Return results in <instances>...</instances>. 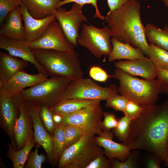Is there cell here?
Returning a JSON list of instances; mask_svg holds the SVG:
<instances>
[{"instance_id": "obj_8", "label": "cell", "mask_w": 168, "mask_h": 168, "mask_svg": "<svg viewBox=\"0 0 168 168\" xmlns=\"http://www.w3.org/2000/svg\"><path fill=\"white\" fill-rule=\"evenodd\" d=\"M118 92V89L114 85L104 87L90 79L82 77L71 82L63 99L106 100L109 96Z\"/></svg>"}, {"instance_id": "obj_1", "label": "cell", "mask_w": 168, "mask_h": 168, "mask_svg": "<svg viewBox=\"0 0 168 168\" xmlns=\"http://www.w3.org/2000/svg\"><path fill=\"white\" fill-rule=\"evenodd\" d=\"M142 107L139 116L132 120L128 138L122 143L130 151L143 150L165 162L168 157V98L159 105Z\"/></svg>"}, {"instance_id": "obj_24", "label": "cell", "mask_w": 168, "mask_h": 168, "mask_svg": "<svg viewBox=\"0 0 168 168\" xmlns=\"http://www.w3.org/2000/svg\"><path fill=\"white\" fill-rule=\"evenodd\" d=\"M100 101L99 100L63 99L50 108L53 114H58L63 117L83 108L97 104Z\"/></svg>"}, {"instance_id": "obj_19", "label": "cell", "mask_w": 168, "mask_h": 168, "mask_svg": "<svg viewBox=\"0 0 168 168\" xmlns=\"http://www.w3.org/2000/svg\"><path fill=\"white\" fill-rule=\"evenodd\" d=\"M114 135L111 130L103 131L102 134L95 137V140L109 159H115L123 161L130 155L131 151L125 145L113 141Z\"/></svg>"}, {"instance_id": "obj_32", "label": "cell", "mask_w": 168, "mask_h": 168, "mask_svg": "<svg viewBox=\"0 0 168 168\" xmlns=\"http://www.w3.org/2000/svg\"><path fill=\"white\" fill-rule=\"evenodd\" d=\"M40 147V145L36 144L35 151H30L24 166V168L42 167V164L46 161L48 157L44 154L38 153V148Z\"/></svg>"}, {"instance_id": "obj_12", "label": "cell", "mask_w": 168, "mask_h": 168, "mask_svg": "<svg viewBox=\"0 0 168 168\" xmlns=\"http://www.w3.org/2000/svg\"><path fill=\"white\" fill-rule=\"evenodd\" d=\"M24 102L21 93L12 97L0 96V127L9 138L11 143L16 150L14 128L20 115L21 105Z\"/></svg>"}, {"instance_id": "obj_33", "label": "cell", "mask_w": 168, "mask_h": 168, "mask_svg": "<svg viewBox=\"0 0 168 168\" xmlns=\"http://www.w3.org/2000/svg\"><path fill=\"white\" fill-rule=\"evenodd\" d=\"M139 155L138 151L131 152L130 155L123 161L113 159L110 160L112 168H134L137 167V161Z\"/></svg>"}, {"instance_id": "obj_35", "label": "cell", "mask_w": 168, "mask_h": 168, "mask_svg": "<svg viewBox=\"0 0 168 168\" xmlns=\"http://www.w3.org/2000/svg\"><path fill=\"white\" fill-rule=\"evenodd\" d=\"M106 100V107L123 112L128 100L121 95L116 94L109 96Z\"/></svg>"}, {"instance_id": "obj_5", "label": "cell", "mask_w": 168, "mask_h": 168, "mask_svg": "<svg viewBox=\"0 0 168 168\" xmlns=\"http://www.w3.org/2000/svg\"><path fill=\"white\" fill-rule=\"evenodd\" d=\"M72 81L61 76L47 78L21 92L24 102L44 104L50 108L63 99L65 92Z\"/></svg>"}, {"instance_id": "obj_18", "label": "cell", "mask_w": 168, "mask_h": 168, "mask_svg": "<svg viewBox=\"0 0 168 168\" xmlns=\"http://www.w3.org/2000/svg\"><path fill=\"white\" fill-rule=\"evenodd\" d=\"M14 134L17 150L21 149L34 138L32 117L24 101L20 107V114L14 128Z\"/></svg>"}, {"instance_id": "obj_9", "label": "cell", "mask_w": 168, "mask_h": 168, "mask_svg": "<svg viewBox=\"0 0 168 168\" xmlns=\"http://www.w3.org/2000/svg\"><path fill=\"white\" fill-rule=\"evenodd\" d=\"M103 113L99 103L63 117L62 123L77 126L86 134L100 135L103 133L101 123Z\"/></svg>"}, {"instance_id": "obj_17", "label": "cell", "mask_w": 168, "mask_h": 168, "mask_svg": "<svg viewBox=\"0 0 168 168\" xmlns=\"http://www.w3.org/2000/svg\"><path fill=\"white\" fill-rule=\"evenodd\" d=\"M0 48L8 51L10 55L32 64L39 72L48 77L43 67L35 58L31 49L21 41L0 35Z\"/></svg>"}, {"instance_id": "obj_43", "label": "cell", "mask_w": 168, "mask_h": 168, "mask_svg": "<svg viewBox=\"0 0 168 168\" xmlns=\"http://www.w3.org/2000/svg\"><path fill=\"white\" fill-rule=\"evenodd\" d=\"M130 0H107L109 12H111L121 7Z\"/></svg>"}, {"instance_id": "obj_22", "label": "cell", "mask_w": 168, "mask_h": 168, "mask_svg": "<svg viewBox=\"0 0 168 168\" xmlns=\"http://www.w3.org/2000/svg\"><path fill=\"white\" fill-rule=\"evenodd\" d=\"M111 42L112 49L108 55L109 62L122 59L132 60L145 57L140 49L134 47L130 44L121 42L114 37L111 39Z\"/></svg>"}, {"instance_id": "obj_10", "label": "cell", "mask_w": 168, "mask_h": 168, "mask_svg": "<svg viewBox=\"0 0 168 168\" xmlns=\"http://www.w3.org/2000/svg\"><path fill=\"white\" fill-rule=\"evenodd\" d=\"M32 49L68 51L74 50L75 46L68 39L56 20L52 21L38 40L33 42L21 41Z\"/></svg>"}, {"instance_id": "obj_3", "label": "cell", "mask_w": 168, "mask_h": 168, "mask_svg": "<svg viewBox=\"0 0 168 168\" xmlns=\"http://www.w3.org/2000/svg\"><path fill=\"white\" fill-rule=\"evenodd\" d=\"M31 49L48 76L64 77L72 81L82 77L83 72L78 54L74 50L64 51Z\"/></svg>"}, {"instance_id": "obj_40", "label": "cell", "mask_w": 168, "mask_h": 168, "mask_svg": "<svg viewBox=\"0 0 168 168\" xmlns=\"http://www.w3.org/2000/svg\"><path fill=\"white\" fill-rule=\"evenodd\" d=\"M89 74L94 80L101 82H105L109 77H112V75H109L104 70L98 66L92 67L90 70Z\"/></svg>"}, {"instance_id": "obj_48", "label": "cell", "mask_w": 168, "mask_h": 168, "mask_svg": "<svg viewBox=\"0 0 168 168\" xmlns=\"http://www.w3.org/2000/svg\"><path fill=\"white\" fill-rule=\"evenodd\" d=\"M133 0L135 1H138L140 0Z\"/></svg>"}, {"instance_id": "obj_6", "label": "cell", "mask_w": 168, "mask_h": 168, "mask_svg": "<svg viewBox=\"0 0 168 168\" xmlns=\"http://www.w3.org/2000/svg\"><path fill=\"white\" fill-rule=\"evenodd\" d=\"M95 135H84L77 142L66 148L59 161L58 168H86L103 149L96 142Z\"/></svg>"}, {"instance_id": "obj_47", "label": "cell", "mask_w": 168, "mask_h": 168, "mask_svg": "<svg viewBox=\"0 0 168 168\" xmlns=\"http://www.w3.org/2000/svg\"><path fill=\"white\" fill-rule=\"evenodd\" d=\"M165 165L166 166L168 167V157L166 160V161H165Z\"/></svg>"}, {"instance_id": "obj_38", "label": "cell", "mask_w": 168, "mask_h": 168, "mask_svg": "<svg viewBox=\"0 0 168 168\" xmlns=\"http://www.w3.org/2000/svg\"><path fill=\"white\" fill-rule=\"evenodd\" d=\"M104 120L101 123V128L103 131L111 130L117 125L118 120L114 114L110 112H104Z\"/></svg>"}, {"instance_id": "obj_31", "label": "cell", "mask_w": 168, "mask_h": 168, "mask_svg": "<svg viewBox=\"0 0 168 168\" xmlns=\"http://www.w3.org/2000/svg\"><path fill=\"white\" fill-rule=\"evenodd\" d=\"M132 120L125 115L118 120L117 126L113 129L114 134L119 140L124 142L126 140L129 133Z\"/></svg>"}, {"instance_id": "obj_15", "label": "cell", "mask_w": 168, "mask_h": 168, "mask_svg": "<svg viewBox=\"0 0 168 168\" xmlns=\"http://www.w3.org/2000/svg\"><path fill=\"white\" fill-rule=\"evenodd\" d=\"M25 33V41L33 42L39 39L42 35L50 23L56 20L54 14L42 19H36L29 13L22 2L20 6Z\"/></svg>"}, {"instance_id": "obj_20", "label": "cell", "mask_w": 168, "mask_h": 168, "mask_svg": "<svg viewBox=\"0 0 168 168\" xmlns=\"http://www.w3.org/2000/svg\"><path fill=\"white\" fill-rule=\"evenodd\" d=\"M0 30V35L18 40L25 41V33L20 6L8 15Z\"/></svg>"}, {"instance_id": "obj_28", "label": "cell", "mask_w": 168, "mask_h": 168, "mask_svg": "<svg viewBox=\"0 0 168 168\" xmlns=\"http://www.w3.org/2000/svg\"><path fill=\"white\" fill-rule=\"evenodd\" d=\"M148 58L156 68L168 69V51L154 44H149Z\"/></svg>"}, {"instance_id": "obj_13", "label": "cell", "mask_w": 168, "mask_h": 168, "mask_svg": "<svg viewBox=\"0 0 168 168\" xmlns=\"http://www.w3.org/2000/svg\"><path fill=\"white\" fill-rule=\"evenodd\" d=\"M32 117L33 122L34 138L36 143L44 150L49 163L54 167L53 136L47 131L40 115V104L24 102Z\"/></svg>"}, {"instance_id": "obj_44", "label": "cell", "mask_w": 168, "mask_h": 168, "mask_svg": "<svg viewBox=\"0 0 168 168\" xmlns=\"http://www.w3.org/2000/svg\"><path fill=\"white\" fill-rule=\"evenodd\" d=\"M53 119L54 122L57 125L62 122L63 117L58 114H53Z\"/></svg>"}, {"instance_id": "obj_41", "label": "cell", "mask_w": 168, "mask_h": 168, "mask_svg": "<svg viewBox=\"0 0 168 168\" xmlns=\"http://www.w3.org/2000/svg\"><path fill=\"white\" fill-rule=\"evenodd\" d=\"M157 79L162 86L168 87V69L156 68Z\"/></svg>"}, {"instance_id": "obj_30", "label": "cell", "mask_w": 168, "mask_h": 168, "mask_svg": "<svg viewBox=\"0 0 168 168\" xmlns=\"http://www.w3.org/2000/svg\"><path fill=\"white\" fill-rule=\"evenodd\" d=\"M40 115L41 121L48 132L53 136L57 125L54 122L53 113L50 107L44 104H40Z\"/></svg>"}, {"instance_id": "obj_37", "label": "cell", "mask_w": 168, "mask_h": 168, "mask_svg": "<svg viewBox=\"0 0 168 168\" xmlns=\"http://www.w3.org/2000/svg\"><path fill=\"white\" fill-rule=\"evenodd\" d=\"M142 109L143 107L138 103L128 100L123 112L132 120L139 116Z\"/></svg>"}, {"instance_id": "obj_2", "label": "cell", "mask_w": 168, "mask_h": 168, "mask_svg": "<svg viewBox=\"0 0 168 168\" xmlns=\"http://www.w3.org/2000/svg\"><path fill=\"white\" fill-rule=\"evenodd\" d=\"M141 8L138 1L130 0L119 8L109 11L105 20L112 37L139 49L148 58L149 44L141 20Z\"/></svg>"}, {"instance_id": "obj_26", "label": "cell", "mask_w": 168, "mask_h": 168, "mask_svg": "<svg viewBox=\"0 0 168 168\" xmlns=\"http://www.w3.org/2000/svg\"><path fill=\"white\" fill-rule=\"evenodd\" d=\"M145 30L146 38L150 43L168 51V25L161 29L152 24L147 23Z\"/></svg>"}, {"instance_id": "obj_46", "label": "cell", "mask_w": 168, "mask_h": 168, "mask_svg": "<svg viewBox=\"0 0 168 168\" xmlns=\"http://www.w3.org/2000/svg\"><path fill=\"white\" fill-rule=\"evenodd\" d=\"M161 1L164 3L166 6H168V0H161Z\"/></svg>"}, {"instance_id": "obj_4", "label": "cell", "mask_w": 168, "mask_h": 168, "mask_svg": "<svg viewBox=\"0 0 168 168\" xmlns=\"http://www.w3.org/2000/svg\"><path fill=\"white\" fill-rule=\"evenodd\" d=\"M112 77L119 81V92L128 100L142 106L155 105L158 100L161 85L158 79H139L117 68Z\"/></svg>"}, {"instance_id": "obj_21", "label": "cell", "mask_w": 168, "mask_h": 168, "mask_svg": "<svg viewBox=\"0 0 168 168\" xmlns=\"http://www.w3.org/2000/svg\"><path fill=\"white\" fill-rule=\"evenodd\" d=\"M29 62L0 52V86L19 72L24 71Z\"/></svg>"}, {"instance_id": "obj_14", "label": "cell", "mask_w": 168, "mask_h": 168, "mask_svg": "<svg viewBox=\"0 0 168 168\" xmlns=\"http://www.w3.org/2000/svg\"><path fill=\"white\" fill-rule=\"evenodd\" d=\"M48 77L39 72L28 74L24 71L19 72L0 86V96L12 97L28 87H31L46 80Z\"/></svg>"}, {"instance_id": "obj_34", "label": "cell", "mask_w": 168, "mask_h": 168, "mask_svg": "<svg viewBox=\"0 0 168 168\" xmlns=\"http://www.w3.org/2000/svg\"><path fill=\"white\" fill-rule=\"evenodd\" d=\"M22 3L21 0H0V23L2 24L8 14Z\"/></svg>"}, {"instance_id": "obj_25", "label": "cell", "mask_w": 168, "mask_h": 168, "mask_svg": "<svg viewBox=\"0 0 168 168\" xmlns=\"http://www.w3.org/2000/svg\"><path fill=\"white\" fill-rule=\"evenodd\" d=\"M36 145L34 138L28 141L21 150H16L11 143H8L7 155L12 162L13 168H23L32 148Z\"/></svg>"}, {"instance_id": "obj_7", "label": "cell", "mask_w": 168, "mask_h": 168, "mask_svg": "<svg viewBox=\"0 0 168 168\" xmlns=\"http://www.w3.org/2000/svg\"><path fill=\"white\" fill-rule=\"evenodd\" d=\"M80 28L77 39L78 44L86 48L97 58L110 54L112 49L110 40L112 35L108 26L99 28L83 23Z\"/></svg>"}, {"instance_id": "obj_39", "label": "cell", "mask_w": 168, "mask_h": 168, "mask_svg": "<svg viewBox=\"0 0 168 168\" xmlns=\"http://www.w3.org/2000/svg\"><path fill=\"white\" fill-rule=\"evenodd\" d=\"M112 168L110 160L103 153L95 158L86 168Z\"/></svg>"}, {"instance_id": "obj_36", "label": "cell", "mask_w": 168, "mask_h": 168, "mask_svg": "<svg viewBox=\"0 0 168 168\" xmlns=\"http://www.w3.org/2000/svg\"><path fill=\"white\" fill-rule=\"evenodd\" d=\"M72 2L77 3L82 7L86 4H91L95 9V13L94 17L101 20H105V17L102 15L98 7L97 0H62L57 4L56 8H58L63 5Z\"/></svg>"}, {"instance_id": "obj_11", "label": "cell", "mask_w": 168, "mask_h": 168, "mask_svg": "<svg viewBox=\"0 0 168 168\" xmlns=\"http://www.w3.org/2000/svg\"><path fill=\"white\" fill-rule=\"evenodd\" d=\"M82 7L74 3L69 11L60 7L54 14L66 36L75 46L78 44L77 39L82 24L88 22L87 17L82 12Z\"/></svg>"}, {"instance_id": "obj_42", "label": "cell", "mask_w": 168, "mask_h": 168, "mask_svg": "<svg viewBox=\"0 0 168 168\" xmlns=\"http://www.w3.org/2000/svg\"><path fill=\"white\" fill-rule=\"evenodd\" d=\"M152 154L147 161L146 167L148 168H160V163L162 159L158 156Z\"/></svg>"}, {"instance_id": "obj_27", "label": "cell", "mask_w": 168, "mask_h": 168, "mask_svg": "<svg viewBox=\"0 0 168 168\" xmlns=\"http://www.w3.org/2000/svg\"><path fill=\"white\" fill-rule=\"evenodd\" d=\"M64 124H58L53 135V161L54 167L58 164L59 161L65 149L64 131Z\"/></svg>"}, {"instance_id": "obj_23", "label": "cell", "mask_w": 168, "mask_h": 168, "mask_svg": "<svg viewBox=\"0 0 168 168\" xmlns=\"http://www.w3.org/2000/svg\"><path fill=\"white\" fill-rule=\"evenodd\" d=\"M62 0H21L30 14L36 19H42L54 14L58 3Z\"/></svg>"}, {"instance_id": "obj_29", "label": "cell", "mask_w": 168, "mask_h": 168, "mask_svg": "<svg viewBox=\"0 0 168 168\" xmlns=\"http://www.w3.org/2000/svg\"><path fill=\"white\" fill-rule=\"evenodd\" d=\"M64 131L65 149L77 142L86 134L80 128L69 124H64Z\"/></svg>"}, {"instance_id": "obj_45", "label": "cell", "mask_w": 168, "mask_h": 168, "mask_svg": "<svg viewBox=\"0 0 168 168\" xmlns=\"http://www.w3.org/2000/svg\"><path fill=\"white\" fill-rule=\"evenodd\" d=\"M160 93L166 94L168 96V87L161 85Z\"/></svg>"}, {"instance_id": "obj_16", "label": "cell", "mask_w": 168, "mask_h": 168, "mask_svg": "<svg viewBox=\"0 0 168 168\" xmlns=\"http://www.w3.org/2000/svg\"><path fill=\"white\" fill-rule=\"evenodd\" d=\"M114 66L131 75L139 76L146 79H155L157 76L156 67L147 57L117 62Z\"/></svg>"}]
</instances>
